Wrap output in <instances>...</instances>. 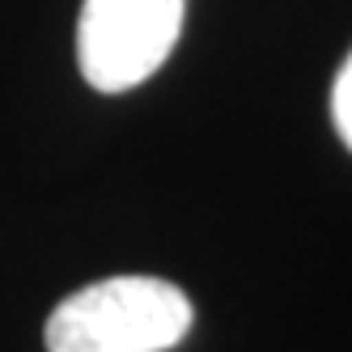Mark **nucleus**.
<instances>
[{
  "mask_svg": "<svg viewBox=\"0 0 352 352\" xmlns=\"http://www.w3.org/2000/svg\"><path fill=\"white\" fill-rule=\"evenodd\" d=\"M191 331V301L157 276H111L68 293L47 318V352H166Z\"/></svg>",
  "mask_w": 352,
  "mask_h": 352,
  "instance_id": "obj_1",
  "label": "nucleus"
},
{
  "mask_svg": "<svg viewBox=\"0 0 352 352\" xmlns=\"http://www.w3.org/2000/svg\"><path fill=\"white\" fill-rule=\"evenodd\" d=\"M183 9L187 0H85L77 21L81 77L102 94L148 81L179 43Z\"/></svg>",
  "mask_w": 352,
  "mask_h": 352,
  "instance_id": "obj_2",
  "label": "nucleus"
},
{
  "mask_svg": "<svg viewBox=\"0 0 352 352\" xmlns=\"http://www.w3.org/2000/svg\"><path fill=\"white\" fill-rule=\"evenodd\" d=\"M331 119H336L340 140L352 148V52H348L344 68L336 72V89H331Z\"/></svg>",
  "mask_w": 352,
  "mask_h": 352,
  "instance_id": "obj_3",
  "label": "nucleus"
}]
</instances>
